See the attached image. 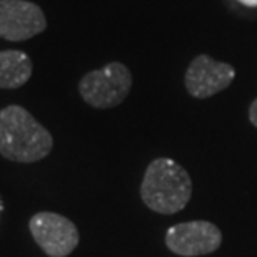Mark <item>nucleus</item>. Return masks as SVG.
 <instances>
[{
  "mask_svg": "<svg viewBox=\"0 0 257 257\" xmlns=\"http://www.w3.org/2000/svg\"><path fill=\"white\" fill-rule=\"evenodd\" d=\"M222 242L220 229L207 220H191L172 225L166 234V244L174 254L197 257L217 250Z\"/></svg>",
  "mask_w": 257,
  "mask_h": 257,
  "instance_id": "obj_5",
  "label": "nucleus"
},
{
  "mask_svg": "<svg viewBox=\"0 0 257 257\" xmlns=\"http://www.w3.org/2000/svg\"><path fill=\"white\" fill-rule=\"evenodd\" d=\"M192 195L191 176L172 159H156L149 164L141 186L144 204L154 212L171 215L186 207Z\"/></svg>",
  "mask_w": 257,
  "mask_h": 257,
  "instance_id": "obj_2",
  "label": "nucleus"
},
{
  "mask_svg": "<svg viewBox=\"0 0 257 257\" xmlns=\"http://www.w3.org/2000/svg\"><path fill=\"white\" fill-rule=\"evenodd\" d=\"M47 20L39 5L27 0H0V39L24 42L42 34Z\"/></svg>",
  "mask_w": 257,
  "mask_h": 257,
  "instance_id": "obj_6",
  "label": "nucleus"
},
{
  "mask_svg": "<svg viewBox=\"0 0 257 257\" xmlns=\"http://www.w3.org/2000/svg\"><path fill=\"white\" fill-rule=\"evenodd\" d=\"M132 87L131 70L124 64L112 62L82 77L79 92L95 109H110L122 104Z\"/></svg>",
  "mask_w": 257,
  "mask_h": 257,
  "instance_id": "obj_3",
  "label": "nucleus"
},
{
  "mask_svg": "<svg viewBox=\"0 0 257 257\" xmlns=\"http://www.w3.org/2000/svg\"><path fill=\"white\" fill-rule=\"evenodd\" d=\"M249 119L250 122L257 127V99L250 104V109H249Z\"/></svg>",
  "mask_w": 257,
  "mask_h": 257,
  "instance_id": "obj_9",
  "label": "nucleus"
},
{
  "mask_svg": "<svg viewBox=\"0 0 257 257\" xmlns=\"http://www.w3.org/2000/svg\"><path fill=\"white\" fill-rule=\"evenodd\" d=\"M234 67L214 60L205 54L197 55L186 72V89L195 99H207L227 89L234 80Z\"/></svg>",
  "mask_w": 257,
  "mask_h": 257,
  "instance_id": "obj_7",
  "label": "nucleus"
},
{
  "mask_svg": "<svg viewBox=\"0 0 257 257\" xmlns=\"http://www.w3.org/2000/svg\"><path fill=\"white\" fill-rule=\"evenodd\" d=\"M32 75V62L29 55L20 50L0 52V89L22 87Z\"/></svg>",
  "mask_w": 257,
  "mask_h": 257,
  "instance_id": "obj_8",
  "label": "nucleus"
},
{
  "mask_svg": "<svg viewBox=\"0 0 257 257\" xmlns=\"http://www.w3.org/2000/svg\"><path fill=\"white\" fill-rule=\"evenodd\" d=\"M30 232L40 249L50 257H65L79 244L75 224L55 212H39L29 222Z\"/></svg>",
  "mask_w": 257,
  "mask_h": 257,
  "instance_id": "obj_4",
  "label": "nucleus"
},
{
  "mask_svg": "<svg viewBox=\"0 0 257 257\" xmlns=\"http://www.w3.org/2000/svg\"><path fill=\"white\" fill-rule=\"evenodd\" d=\"M54 147L50 132L20 105L0 110V154L14 162L30 164L47 157Z\"/></svg>",
  "mask_w": 257,
  "mask_h": 257,
  "instance_id": "obj_1",
  "label": "nucleus"
},
{
  "mask_svg": "<svg viewBox=\"0 0 257 257\" xmlns=\"http://www.w3.org/2000/svg\"><path fill=\"white\" fill-rule=\"evenodd\" d=\"M245 7H257V0H239Z\"/></svg>",
  "mask_w": 257,
  "mask_h": 257,
  "instance_id": "obj_10",
  "label": "nucleus"
}]
</instances>
